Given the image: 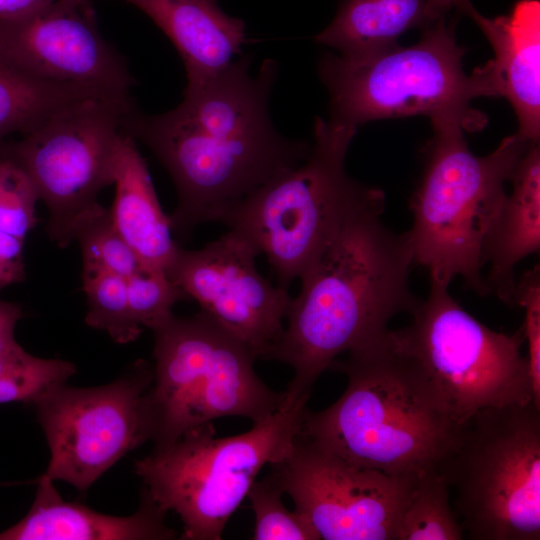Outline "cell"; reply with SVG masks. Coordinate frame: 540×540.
<instances>
[{"label":"cell","instance_id":"6da1fadb","mask_svg":"<svg viewBox=\"0 0 540 540\" xmlns=\"http://www.w3.org/2000/svg\"><path fill=\"white\" fill-rule=\"evenodd\" d=\"M250 56L207 78L187 81L183 100L159 115L135 108L123 130L143 142L171 176L177 205L172 233L186 240L202 223L220 222L237 203L307 158L311 145L283 137L270 118L278 64L266 59L256 76Z\"/></svg>","mask_w":540,"mask_h":540},{"label":"cell","instance_id":"7a4b0ae2","mask_svg":"<svg viewBox=\"0 0 540 540\" xmlns=\"http://www.w3.org/2000/svg\"><path fill=\"white\" fill-rule=\"evenodd\" d=\"M384 207L379 189L354 208L300 279L287 326L266 358L294 371L284 405L307 404L314 383L337 356L383 337L390 320L410 313L420 300L409 283L408 233L382 222Z\"/></svg>","mask_w":540,"mask_h":540},{"label":"cell","instance_id":"3957f363","mask_svg":"<svg viewBox=\"0 0 540 540\" xmlns=\"http://www.w3.org/2000/svg\"><path fill=\"white\" fill-rule=\"evenodd\" d=\"M329 369L348 384L332 405L306 408L299 434L362 468L397 477L437 468L456 447L463 425L447 411L419 367L381 338L335 359Z\"/></svg>","mask_w":540,"mask_h":540},{"label":"cell","instance_id":"277c9868","mask_svg":"<svg viewBox=\"0 0 540 540\" xmlns=\"http://www.w3.org/2000/svg\"><path fill=\"white\" fill-rule=\"evenodd\" d=\"M431 126L424 169L410 200L413 265L426 268L430 280L450 284L461 277L476 293L489 294L481 273L483 241L531 142L514 133L478 156L470 151L460 123L438 120Z\"/></svg>","mask_w":540,"mask_h":540},{"label":"cell","instance_id":"5b68a950","mask_svg":"<svg viewBox=\"0 0 540 540\" xmlns=\"http://www.w3.org/2000/svg\"><path fill=\"white\" fill-rule=\"evenodd\" d=\"M356 131L316 117L307 158L261 185L220 221L266 256L284 289L313 266L346 216L379 190L346 172Z\"/></svg>","mask_w":540,"mask_h":540},{"label":"cell","instance_id":"8992f818","mask_svg":"<svg viewBox=\"0 0 540 540\" xmlns=\"http://www.w3.org/2000/svg\"><path fill=\"white\" fill-rule=\"evenodd\" d=\"M464 54L455 21L447 17L422 30L411 46L359 57L325 53L318 75L330 98L329 120L357 129L374 120L421 115L480 131L487 116L471 105L482 93L474 75L464 71Z\"/></svg>","mask_w":540,"mask_h":540},{"label":"cell","instance_id":"52a82bcc","mask_svg":"<svg viewBox=\"0 0 540 540\" xmlns=\"http://www.w3.org/2000/svg\"><path fill=\"white\" fill-rule=\"evenodd\" d=\"M307 404L286 406L239 435L219 438L212 422L196 426L136 461L143 492L183 523L181 538L219 540L265 465L291 450Z\"/></svg>","mask_w":540,"mask_h":540},{"label":"cell","instance_id":"ba28073f","mask_svg":"<svg viewBox=\"0 0 540 540\" xmlns=\"http://www.w3.org/2000/svg\"><path fill=\"white\" fill-rule=\"evenodd\" d=\"M152 331L155 364L147 401L154 448L221 417L255 424L281 406L284 392L262 382L256 356L205 312L173 314Z\"/></svg>","mask_w":540,"mask_h":540},{"label":"cell","instance_id":"9c48e42d","mask_svg":"<svg viewBox=\"0 0 540 540\" xmlns=\"http://www.w3.org/2000/svg\"><path fill=\"white\" fill-rule=\"evenodd\" d=\"M436 469L470 539H540V407L533 401L475 414Z\"/></svg>","mask_w":540,"mask_h":540},{"label":"cell","instance_id":"30bf717a","mask_svg":"<svg viewBox=\"0 0 540 540\" xmlns=\"http://www.w3.org/2000/svg\"><path fill=\"white\" fill-rule=\"evenodd\" d=\"M410 314L411 323L389 337L419 365L458 424L487 408L533 401L522 326L513 334L488 328L454 300L449 284L433 280Z\"/></svg>","mask_w":540,"mask_h":540},{"label":"cell","instance_id":"8fae6325","mask_svg":"<svg viewBox=\"0 0 540 540\" xmlns=\"http://www.w3.org/2000/svg\"><path fill=\"white\" fill-rule=\"evenodd\" d=\"M135 108L133 99L86 98L11 142L47 207L46 232L58 247H67L79 226L103 208L97 198L114 183L123 120Z\"/></svg>","mask_w":540,"mask_h":540},{"label":"cell","instance_id":"7c38bea8","mask_svg":"<svg viewBox=\"0 0 540 540\" xmlns=\"http://www.w3.org/2000/svg\"><path fill=\"white\" fill-rule=\"evenodd\" d=\"M153 369L140 360L96 387L59 385L33 402L50 450L43 473L86 491L128 452L151 437L147 392Z\"/></svg>","mask_w":540,"mask_h":540},{"label":"cell","instance_id":"4fadbf2b","mask_svg":"<svg viewBox=\"0 0 540 540\" xmlns=\"http://www.w3.org/2000/svg\"><path fill=\"white\" fill-rule=\"evenodd\" d=\"M270 475L324 540H395L416 476L355 466L298 433Z\"/></svg>","mask_w":540,"mask_h":540},{"label":"cell","instance_id":"5bb4252c","mask_svg":"<svg viewBox=\"0 0 540 540\" xmlns=\"http://www.w3.org/2000/svg\"><path fill=\"white\" fill-rule=\"evenodd\" d=\"M0 62L39 80L132 99L134 78L102 36L91 0H51L0 17Z\"/></svg>","mask_w":540,"mask_h":540},{"label":"cell","instance_id":"9a60e30c","mask_svg":"<svg viewBox=\"0 0 540 540\" xmlns=\"http://www.w3.org/2000/svg\"><path fill=\"white\" fill-rule=\"evenodd\" d=\"M258 253L227 231L197 250L179 248L168 277L200 310L267 358L283 332L292 297L256 267Z\"/></svg>","mask_w":540,"mask_h":540},{"label":"cell","instance_id":"2e32d148","mask_svg":"<svg viewBox=\"0 0 540 540\" xmlns=\"http://www.w3.org/2000/svg\"><path fill=\"white\" fill-rule=\"evenodd\" d=\"M494 57L474 69L482 96L504 97L517 117V134L537 143L540 136V2L518 0L507 15L472 18Z\"/></svg>","mask_w":540,"mask_h":540},{"label":"cell","instance_id":"e0dca14e","mask_svg":"<svg viewBox=\"0 0 540 540\" xmlns=\"http://www.w3.org/2000/svg\"><path fill=\"white\" fill-rule=\"evenodd\" d=\"M166 513L142 494L131 516L102 514L85 505L66 502L53 481L38 479L35 500L18 523L0 533V540H166L177 536L165 523Z\"/></svg>","mask_w":540,"mask_h":540},{"label":"cell","instance_id":"ac0fdd59","mask_svg":"<svg viewBox=\"0 0 540 540\" xmlns=\"http://www.w3.org/2000/svg\"><path fill=\"white\" fill-rule=\"evenodd\" d=\"M512 191L490 226L482 246V265L490 293L515 305V267L540 249V147L530 143L509 180Z\"/></svg>","mask_w":540,"mask_h":540},{"label":"cell","instance_id":"d6986e66","mask_svg":"<svg viewBox=\"0 0 540 540\" xmlns=\"http://www.w3.org/2000/svg\"><path fill=\"white\" fill-rule=\"evenodd\" d=\"M167 35L184 63L187 81H197L227 67L241 55L245 22L223 12L217 0H125Z\"/></svg>","mask_w":540,"mask_h":540},{"label":"cell","instance_id":"ffe728a7","mask_svg":"<svg viewBox=\"0 0 540 540\" xmlns=\"http://www.w3.org/2000/svg\"><path fill=\"white\" fill-rule=\"evenodd\" d=\"M110 209L112 223L144 268L167 274L180 248L158 201L135 140L123 132L118 148Z\"/></svg>","mask_w":540,"mask_h":540},{"label":"cell","instance_id":"44dd1931","mask_svg":"<svg viewBox=\"0 0 540 540\" xmlns=\"http://www.w3.org/2000/svg\"><path fill=\"white\" fill-rule=\"evenodd\" d=\"M453 7L457 0H341L315 41L342 56H365L397 45L409 30L436 24Z\"/></svg>","mask_w":540,"mask_h":540},{"label":"cell","instance_id":"7402d4cb","mask_svg":"<svg viewBox=\"0 0 540 540\" xmlns=\"http://www.w3.org/2000/svg\"><path fill=\"white\" fill-rule=\"evenodd\" d=\"M99 96L116 98L82 86L39 80L0 62V141L14 133L24 136L65 107Z\"/></svg>","mask_w":540,"mask_h":540},{"label":"cell","instance_id":"603a6c76","mask_svg":"<svg viewBox=\"0 0 540 540\" xmlns=\"http://www.w3.org/2000/svg\"><path fill=\"white\" fill-rule=\"evenodd\" d=\"M463 531L443 475L436 468L419 473L400 513L395 540H461Z\"/></svg>","mask_w":540,"mask_h":540},{"label":"cell","instance_id":"cb8c5ba5","mask_svg":"<svg viewBox=\"0 0 540 540\" xmlns=\"http://www.w3.org/2000/svg\"><path fill=\"white\" fill-rule=\"evenodd\" d=\"M82 281L88 307L86 324L106 332L118 344L136 340L143 329L132 317L126 278L83 266Z\"/></svg>","mask_w":540,"mask_h":540},{"label":"cell","instance_id":"d4e9b609","mask_svg":"<svg viewBox=\"0 0 540 540\" xmlns=\"http://www.w3.org/2000/svg\"><path fill=\"white\" fill-rule=\"evenodd\" d=\"M75 373L73 363L35 357L15 343L0 352V403H33Z\"/></svg>","mask_w":540,"mask_h":540},{"label":"cell","instance_id":"484cf974","mask_svg":"<svg viewBox=\"0 0 540 540\" xmlns=\"http://www.w3.org/2000/svg\"><path fill=\"white\" fill-rule=\"evenodd\" d=\"M283 490L270 474L251 485L247 498L255 518V540H319L311 521L300 511L286 508Z\"/></svg>","mask_w":540,"mask_h":540},{"label":"cell","instance_id":"4316f807","mask_svg":"<svg viewBox=\"0 0 540 540\" xmlns=\"http://www.w3.org/2000/svg\"><path fill=\"white\" fill-rule=\"evenodd\" d=\"M74 240L80 245L85 267L99 268L126 279L143 268L115 229L110 210L105 207L79 226Z\"/></svg>","mask_w":540,"mask_h":540},{"label":"cell","instance_id":"83f0119b","mask_svg":"<svg viewBox=\"0 0 540 540\" xmlns=\"http://www.w3.org/2000/svg\"><path fill=\"white\" fill-rule=\"evenodd\" d=\"M34 186L16 159L11 142L0 141V230L21 240L35 226Z\"/></svg>","mask_w":540,"mask_h":540},{"label":"cell","instance_id":"f1b7e54d","mask_svg":"<svg viewBox=\"0 0 540 540\" xmlns=\"http://www.w3.org/2000/svg\"><path fill=\"white\" fill-rule=\"evenodd\" d=\"M130 311L142 328L154 330L171 315L173 306L188 300L182 290L162 271L141 268L126 279Z\"/></svg>","mask_w":540,"mask_h":540},{"label":"cell","instance_id":"f546056e","mask_svg":"<svg viewBox=\"0 0 540 540\" xmlns=\"http://www.w3.org/2000/svg\"><path fill=\"white\" fill-rule=\"evenodd\" d=\"M524 309L522 324L533 403L540 407V270L536 265L516 280L515 305Z\"/></svg>","mask_w":540,"mask_h":540},{"label":"cell","instance_id":"4dcf8cb0","mask_svg":"<svg viewBox=\"0 0 540 540\" xmlns=\"http://www.w3.org/2000/svg\"><path fill=\"white\" fill-rule=\"evenodd\" d=\"M21 317L22 309L18 304L0 299V352L17 343L14 331Z\"/></svg>","mask_w":540,"mask_h":540},{"label":"cell","instance_id":"1f68e13d","mask_svg":"<svg viewBox=\"0 0 540 540\" xmlns=\"http://www.w3.org/2000/svg\"><path fill=\"white\" fill-rule=\"evenodd\" d=\"M51 0H0V17L16 15Z\"/></svg>","mask_w":540,"mask_h":540},{"label":"cell","instance_id":"d6a6232c","mask_svg":"<svg viewBox=\"0 0 540 540\" xmlns=\"http://www.w3.org/2000/svg\"><path fill=\"white\" fill-rule=\"evenodd\" d=\"M457 8L469 17H472L477 11L469 0H457Z\"/></svg>","mask_w":540,"mask_h":540}]
</instances>
